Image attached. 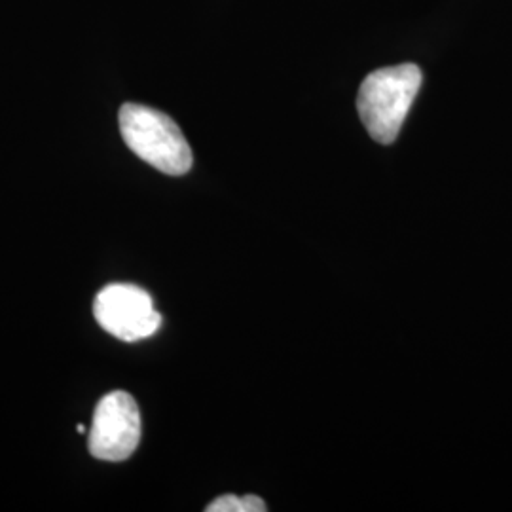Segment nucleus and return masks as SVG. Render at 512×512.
<instances>
[{"label": "nucleus", "instance_id": "1", "mask_svg": "<svg viewBox=\"0 0 512 512\" xmlns=\"http://www.w3.org/2000/svg\"><path fill=\"white\" fill-rule=\"evenodd\" d=\"M421 82L423 74L414 63L378 69L363 80L357 95V110L376 143L391 145L399 137Z\"/></svg>", "mask_w": 512, "mask_h": 512}, {"label": "nucleus", "instance_id": "2", "mask_svg": "<svg viewBox=\"0 0 512 512\" xmlns=\"http://www.w3.org/2000/svg\"><path fill=\"white\" fill-rule=\"evenodd\" d=\"M120 133L129 150L165 175L179 177L192 167V148L181 128L160 110L126 103L120 114Z\"/></svg>", "mask_w": 512, "mask_h": 512}, {"label": "nucleus", "instance_id": "3", "mask_svg": "<svg viewBox=\"0 0 512 512\" xmlns=\"http://www.w3.org/2000/svg\"><path fill=\"white\" fill-rule=\"evenodd\" d=\"M93 315L101 329L124 342L150 338L162 327V315L154 310L152 296L128 283L101 289L93 302Z\"/></svg>", "mask_w": 512, "mask_h": 512}, {"label": "nucleus", "instance_id": "4", "mask_svg": "<svg viewBox=\"0 0 512 512\" xmlns=\"http://www.w3.org/2000/svg\"><path fill=\"white\" fill-rule=\"evenodd\" d=\"M141 440V414L126 391L105 395L93 414L88 450L103 461H126Z\"/></svg>", "mask_w": 512, "mask_h": 512}, {"label": "nucleus", "instance_id": "5", "mask_svg": "<svg viewBox=\"0 0 512 512\" xmlns=\"http://www.w3.org/2000/svg\"><path fill=\"white\" fill-rule=\"evenodd\" d=\"M207 512H266V505L258 495H245L238 497L234 494H226L215 499L211 505H207Z\"/></svg>", "mask_w": 512, "mask_h": 512}, {"label": "nucleus", "instance_id": "6", "mask_svg": "<svg viewBox=\"0 0 512 512\" xmlns=\"http://www.w3.org/2000/svg\"><path fill=\"white\" fill-rule=\"evenodd\" d=\"M76 431H78V433H80V435H84V433H86V427H84V425H82V423H80V425H78V427H76Z\"/></svg>", "mask_w": 512, "mask_h": 512}]
</instances>
